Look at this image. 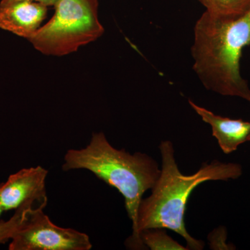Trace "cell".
<instances>
[{
    "label": "cell",
    "mask_w": 250,
    "mask_h": 250,
    "mask_svg": "<svg viewBox=\"0 0 250 250\" xmlns=\"http://www.w3.org/2000/svg\"><path fill=\"white\" fill-rule=\"evenodd\" d=\"M193 70L207 89L250 103V88L241 75L243 49L250 45V10L236 18L205 11L194 27Z\"/></svg>",
    "instance_id": "6da1fadb"
},
{
    "label": "cell",
    "mask_w": 250,
    "mask_h": 250,
    "mask_svg": "<svg viewBox=\"0 0 250 250\" xmlns=\"http://www.w3.org/2000/svg\"><path fill=\"white\" fill-rule=\"evenodd\" d=\"M159 148L162 169L152 188V195L143 198L140 204L137 236L142 243L140 233L143 230L167 229L183 237L187 241L188 249L202 250L203 242L192 238L186 229L184 215L189 197L195 188L207 181L238 179L242 174L241 166L214 161L210 164L202 165L196 173L184 175L176 164L172 143L163 141Z\"/></svg>",
    "instance_id": "7a4b0ae2"
},
{
    "label": "cell",
    "mask_w": 250,
    "mask_h": 250,
    "mask_svg": "<svg viewBox=\"0 0 250 250\" xmlns=\"http://www.w3.org/2000/svg\"><path fill=\"white\" fill-rule=\"evenodd\" d=\"M63 171L86 170L124 197L125 208L132 222L133 233L127 247L146 249L137 236L138 212L143 195L152 189L160 175L155 160L143 153L134 155L117 149L103 132L94 133L89 144L80 149H70L64 156Z\"/></svg>",
    "instance_id": "3957f363"
},
{
    "label": "cell",
    "mask_w": 250,
    "mask_h": 250,
    "mask_svg": "<svg viewBox=\"0 0 250 250\" xmlns=\"http://www.w3.org/2000/svg\"><path fill=\"white\" fill-rule=\"evenodd\" d=\"M54 7L50 21L28 39L39 52L67 55L103 35L98 0H58Z\"/></svg>",
    "instance_id": "277c9868"
},
{
    "label": "cell",
    "mask_w": 250,
    "mask_h": 250,
    "mask_svg": "<svg viewBox=\"0 0 250 250\" xmlns=\"http://www.w3.org/2000/svg\"><path fill=\"white\" fill-rule=\"evenodd\" d=\"M22 206L21 218L11 237L10 250H90L89 236L54 225L44 207Z\"/></svg>",
    "instance_id": "5b68a950"
},
{
    "label": "cell",
    "mask_w": 250,
    "mask_h": 250,
    "mask_svg": "<svg viewBox=\"0 0 250 250\" xmlns=\"http://www.w3.org/2000/svg\"><path fill=\"white\" fill-rule=\"evenodd\" d=\"M48 172L41 166L23 168L0 185V204L4 210H17L27 204L45 207V181Z\"/></svg>",
    "instance_id": "8992f818"
},
{
    "label": "cell",
    "mask_w": 250,
    "mask_h": 250,
    "mask_svg": "<svg viewBox=\"0 0 250 250\" xmlns=\"http://www.w3.org/2000/svg\"><path fill=\"white\" fill-rule=\"evenodd\" d=\"M47 14V6L23 0L0 4V29L28 39L41 27Z\"/></svg>",
    "instance_id": "52a82bcc"
},
{
    "label": "cell",
    "mask_w": 250,
    "mask_h": 250,
    "mask_svg": "<svg viewBox=\"0 0 250 250\" xmlns=\"http://www.w3.org/2000/svg\"><path fill=\"white\" fill-rule=\"evenodd\" d=\"M188 103L194 111L201 117L202 121L210 125L212 134L225 154L234 152L238 146L248 142L250 134L249 122L218 116L209 110L198 106L190 100Z\"/></svg>",
    "instance_id": "ba28073f"
},
{
    "label": "cell",
    "mask_w": 250,
    "mask_h": 250,
    "mask_svg": "<svg viewBox=\"0 0 250 250\" xmlns=\"http://www.w3.org/2000/svg\"><path fill=\"white\" fill-rule=\"evenodd\" d=\"M208 14L217 17L236 18L250 10V0H198Z\"/></svg>",
    "instance_id": "9c48e42d"
},
{
    "label": "cell",
    "mask_w": 250,
    "mask_h": 250,
    "mask_svg": "<svg viewBox=\"0 0 250 250\" xmlns=\"http://www.w3.org/2000/svg\"><path fill=\"white\" fill-rule=\"evenodd\" d=\"M140 238L145 247L152 250H188L174 241L164 231V229H149L140 233Z\"/></svg>",
    "instance_id": "30bf717a"
},
{
    "label": "cell",
    "mask_w": 250,
    "mask_h": 250,
    "mask_svg": "<svg viewBox=\"0 0 250 250\" xmlns=\"http://www.w3.org/2000/svg\"><path fill=\"white\" fill-rule=\"evenodd\" d=\"M23 1V0H1L0 4H9V3L14 2V1ZM29 1H36L45 5V6H54L58 0H29Z\"/></svg>",
    "instance_id": "8fae6325"
},
{
    "label": "cell",
    "mask_w": 250,
    "mask_h": 250,
    "mask_svg": "<svg viewBox=\"0 0 250 250\" xmlns=\"http://www.w3.org/2000/svg\"><path fill=\"white\" fill-rule=\"evenodd\" d=\"M250 141V134L249 135V137H248V141Z\"/></svg>",
    "instance_id": "7c38bea8"
}]
</instances>
